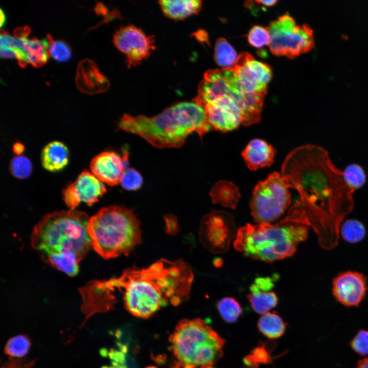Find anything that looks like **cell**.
Returning a JSON list of instances; mask_svg holds the SVG:
<instances>
[{
  "mask_svg": "<svg viewBox=\"0 0 368 368\" xmlns=\"http://www.w3.org/2000/svg\"><path fill=\"white\" fill-rule=\"evenodd\" d=\"M282 175L323 224L331 223L338 228L353 208L354 192L345 181L343 171L320 146L307 144L293 150L283 162Z\"/></svg>",
  "mask_w": 368,
  "mask_h": 368,
  "instance_id": "1",
  "label": "cell"
},
{
  "mask_svg": "<svg viewBox=\"0 0 368 368\" xmlns=\"http://www.w3.org/2000/svg\"><path fill=\"white\" fill-rule=\"evenodd\" d=\"M193 279L185 262L162 259L146 268L127 269L107 282L112 289H124V305L131 314L147 318L169 301L177 305L187 300Z\"/></svg>",
  "mask_w": 368,
  "mask_h": 368,
  "instance_id": "2",
  "label": "cell"
},
{
  "mask_svg": "<svg viewBox=\"0 0 368 368\" xmlns=\"http://www.w3.org/2000/svg\"><path fill=\"white\" fill-rule=\"evenodd\" d=\"M89 219L75 210L48 214L34 227L32 246L44 261L74 276L80 261L93 247Z\"/></svg>",
  "mask_w": 368,
  "mask_h": 368,
  "instance_id": "3",
  "label": "cell"
},
{
  "mask_svg": "<svg viewBox=\"0 0 368 368\" xmlns=\"http://www.w3.org/2000/svg\"><path fill=\"white\" fill-rule=\"evenodd\" d=\"M118 127L158 148L181 147L191 133L202 138L212 128L204 107L195 102L177 103L152 117L124 114Z\"/></svg>",
  "mask_w": 368,
  "mask_h": 368,
  "instance_id": "4",
  "label": "cell"
},
{
  "mask_svg": "<svg viewBox=\"0 0 368 368\" xmlns=\"http://www.w3.org/2000/svg\"><path fill=\"white\" fill-rule=\"evenodd\" d=\"M307 225L288 220L277 224H247L238 229L235 248L246 257L272 262L293 255L306 239Z\"/></svg>",
  "mask_w": 368,
  "mask_h": 368,
  "instance_id": "5",
  "label": "cell"
},
{
  "mask_svg": "<svg viewBox=\"0 0 368 368\" xmlns=\"http://www.w3.org/2000/svg\"><path fill=\"white\" fill-rule=\"evenodd\" d=\"M93 247L103 258L128 255L141 242L140 222L133 210L111 205L89 219Z\"/></svg>",
  "mask_w": 368,
  "mask_h": 368,
  "instance_id": "6",
  "label": "cell"
},
{
  "mask_svg": "<svg viewBox=\"0 0 368 368\" xmlns=\"http://www.w3.org/2000/svg\"><path fill=\"white\" fill-rule=\"evenodd\" d=\"M169 340L175 357L184 368H213L222 355L225 343L200 318L180 320Z\"/></svg>",
  "mask_w": 368,
  "mask_h": 368,
  "instance_id": "7",
  "label": "cell"
},
{
  "mask_svg": "<svg viewBox=\"0 0 368 368\" xmlns=\"http://www.w3.org/2000/svg\"><path fill=\"white\" fill-rule=\"evenodd\" d=\"M288 182L282 174L274 172L254 188L249 205L258 224L270 223L280 218L290 205Z\"/></svg>",
  "mask_w": 368,
  "mask_h": 368,
  "instance_id": "8",
  "label": "cell"
},
{
  "mask_svg": "<svg viewBox=\"0 0 368 368\" xmlns=\"http://www.w3.org/2000/svg\"><path fill=\"white\" fill-rule=\"evenodd\" d=\"M267 29L270 37L268 45L274 55L293 59L310 51L314 46L311 28L307 24L296 25L287 14L271 22Z\"/></svg>",
  "mask_w": 368,
  "mask_h": 368,
  "instance_id": "9",
  "label": "cell"
},
{
  "mask_svg": "<svg viewBox=\"0 0 368 368\" xmlns=\"http://www.w3.org/2000/svg\"><path fill=\"white\" fill-rule=\"evenodd\" d=\"M238 229L233 217L225 211H213L202 219L199 236L202 245L213 254H222L229 247Z\"/></svg>",
  "mask_w": 368,
  "mask_h": 368,
  "instance_id": "10",
  "label": "cell"
},
{
  "mask_svg": "<svg viewBox=\"0 0 368 368\" xmlns=\"http://www.w3.org/2000/svg\"><path fill=\"white\" fill-rule=\"evenodd\" d=\"M234 86L240 94L266 93L272 77L270 67L256 60L247 52L239 55L235 64L229 67Z\"/></svg>",
  "mask_w": 368,
  "mask_h": 368,
  "instance_id": "11",
  "label": "cell"
},
{
  "mask_svg": "<svg viewBox=\"0 0 368 368\" xmlns=\"http://www.w3.org/2000/svg\"><path fill=\"white\" fill-rule=\"evenodd\" d=\"M153 36H147L132 25L120 28L113 36L116 47L126 56L128 67L139 64L148 57L155 48Z\"/></svg>",
  "mask_w": 368,
  "mask_h": 368,
  "instance_id": "12",
  "label": "cell"
},
{
  "mask_svg": "<svg viewBox=\"0 0 368 368\" xmlns=\"http://www.w3.org/2000/svg\"><path fill=\"white\" fill-rule=\"evenodd\" d=\"M107 190L105 185L92 173L83 171L76 180L63 191V198L71 210L81 202L91 205L97 202Z\"/></svg>",
  "mask_w": 368,
  "mask_h": 368,
  "instance_id": "13",
  "label": "cell"
},
{
  "mask_svg": "<svg viewBox=\"0 0 368 368\" xmlns=\"http://www.w3.org/2000/svg\"><path fill=\"white\" fill-rule=\"evenodd\" d=\"M211 128L226 132L242 124L241 112L232 96H224L208 102L204 107Z\"/></svg>",
  "mask_w": 368,
  "mask_h": 368,
  "instance_id": "14",
  "label": "cell"
},
{
  "mask_svg": "<svg viewBox=\"0 0 368 368\" xmlns=\"http://www.w3.org/2000/svg\"><path fill=\"white\" fill-rule=\"evenodd\" d=\"M332 292L336 300L346 307L358 306L367 290L366 279L356 271L343 272L333 281Z\"/></svg>",
  "mask_w": 368,
  "mask_h": 368,
  "instance_id": "15",
  "label": "cell"
},
{
  "mask_svg": "<svg viewBox=\"0 0 368 368\" xmlns=\"http://www.w3.org/2000/svg\"><path fill=\"white\" fill-rule=\"evenodd\" d=\"M128 152L121 157L114 152L105 151L95 156L91 161L92 173L101 181L110 186L120 183L128 166Z\"/></svg>",
  "mask_w": 368,
  "mask_h": 368,
  "instance_id": "16",
  "label": "cell"
},
{
  "mask_svg": "<svg viewBox=\"0 0 368 368\" xmlns=\"http://www.w3.org/2000/svg\"><path fill=\"white\" fill-rule=\"evenodd\" d=\"M233 94L232 83L224 72L221 69L209 70L204 74L193 101L204 107L208 102L219 97Z\"/></svg>",
  "mask_w": 368,
  "mask_h": 368,
  "instance_id": "17",
  "label": "cell"
},
{
  "mask_svg": "<svg viewBox=\"0 0 368 368\" xmlns=\"http://www.w3.org/2000/svg\"><path fill=\"white\" fill-rule=\"evenodd\" d=\"M75 81L80 91L89 95L104 93L110 86L108 79L100 72L96 63L89 59L79 62Z\"/></svg>",
  "mask_w": 368,
  "mask_h": 368,
  "instance_id": "18",
  "label": "cell"
},
{
  "mask_svg": "<svg viewBox=\"0 0 368 368\" xmlns=\"http://www.w3.org/2000/svg\"><path fill=\"white\" fill-rule=\"evenodd\" d=\"M15 54L18 64L22 68L28 64L35 67L42 66L50 57L48 40L38 39L35 37L31 39L23 38Z\"/></svg>",
  "mask_w": 368,
  "mask_h": 368,
  "instance_id": "19",
  "label": "cell"
},
{
  "mask_svg": "<svg viewBox=\"0 0 368 368\" xmlns=\"http://www.w3.org/2000/svg\"><path fill=\"white\" fill-rule=\"evenodd\" d=\"M275 153L274 148L265 141L255 139L247 145L242 155L248 168L254 171L272 165Z\"/></svg>",
  "mask_w": 368,
  "mask_h": 368,
  "instance_id": "20",
  "label": "cell"
},
{
  "mask_svg": "<svg viewBox=\"0 0 368 368\" xmlns=\"http://www.w3.org/2000/svg\"><path fill=\"white\" fill-rule=\"evenodd\" d=\"M69 152L63 143L54 141L43 148L41 153V163L43 168L51 172L62 170L68 164Z\"/></svg>",
  "mask_w": 368,
  "mask_h": 368,
  "instance_id": "21",
  "label": "cell"
},
{
  "mask_svg": "<svg viewBox=\"0 0 368 368\" xmlns=\"http://www.w3.org/2000/svg\"><path fill=\"white\" fill-rule=\"evenodd\" d=\"M159 4L166 16L177 20L198 13L202 6V2L197 0H163Z\"/></svg>",
  "mask_w": 368,
  "mask_h": 368,
  "instance_id": "22",
  "label": "cell"
},
{
  "mask_svg": "<svg viewBox=\"0 0 368 368\" xmlns=\"http://www.w3.org/2000/svg\"><path fill=\"white\" fill-rule=\"evenodd\" d=\"M210 195L214 203L233 209L236 207L240 197L237 188L225 181L217 183L212 188Z\"/></svg>",
  "mask_w": 368,
  "mask_h": 368,
  "instance_id": "23",
  "label": "cell"
},
{
  "mask_svg": "<svg viewBox=\"0 0 368 368\" xmlns=\"http://www.w3.org/2000/svg\"><path fill=\"white\" fill-rule=\"evenodd\" d=\"M258 327L263 335L270 338L280 337L286 329L285 323L274 312L263 314L258 320Z\"/></svg>",
  "mask_w": 368,
  "mask_h": 368,
  "instance_id": "24",
  "label": "cell"
},
{
  "mask_svg": "<svg viewBox=\"0 0 368 368\" xmlns=\"http://www.w3.org/2000/svg\"><path fill=\"white\" fill-rule=\"evenodd\" d=\"M238 56L232 46L224 38H219L216 42L214 58L217 64L222 68L233 66Z\"/></svg>",
  "mask_w": 368,
  "mask_h": 368,
  "instance_id": "25",
  "label": "cell"
},
{
  "mask_svg": "<svg viewBox=\"0 0 368 368\" xmlns=\"http://www.w3.org/2000/svg\"><path fill=\"white\" fill-rule=\"evenodd\" d=\"M255 311L259 314L267 313L278 303V297L274 292H260L247 296Z\"/></svg>",
  "mask_w": 368,
  "mask_h": 368,
  "instance_id": "26",
  "label": "cell"
},
{
  "mask_svg": "<svg viewBox=\"0 0 368 368\" xmlns=\"http://www.w3.org/2000/svg\"><path fill=\"white\" fill-rule=\"evenodd\" d=\"M217 307L222 318L229 323L236 322L242 311L239 303L231 297H225L220 300L217 302Z\"/></svg>",
  "mask_w": 368,
  "mask_h": 368,
  "instance_id": "27",
  "label": "cell"
},
{
  "mask_svg": "<svg viewBox=\"0 0 368 368\" xmlns=\"http://www.w3.org/2000/svg\"><path fill=\"white\" fill-rule=\"evenodd\" d=\"M340 233L345 241L354 243L362 240L366 232L361 222L355 219H348L341 225Z\"/></svg>",
  "mask_w": 368,
  "mask_h": 368,
  "instance_id": "28",
  "label": "cell"
},
{
  "mask_svg": "<svg viewBox=\"0 0 368 368\" xmlns=\"http://www.w3.org/2000/svg\"><path fill=\"white\" fill-rule=\"evenodd\" d=\"M30 344V340L27 336H15L7 341L4 352L10 357L22 358L28 352Z\"/></svg>",
  "mask_w": 368,
  "mask_h": 368,
  "instance_id": "29",
  "label": "cell"
},
{
  "mask_svg": "<svg viewBox=\"0 0 368 368\" xmlns=\"http://www.w3.org/2000/svg\"><path fill=\"white\" fill-rule=\"evenodd\" d=\"M49 42V52L50 57L59 62H65L72 57V49L70 45L62 40H55L49 34L47 35Z\"/></svg>",
  "mask_w": 368,
  "mask_h": 368,
  "instance_id": "30",
  "label": "cell"
},
{
  "mask_svg": "<svg viewBox=\"0 0 368 368\" xmlns=\"http://www.w3.org/2000/svg\"><path fill=\"white\" fill-rule=\"evenodd\" d=\"M343 174L345 181L354 192L361 188L365 183V172L358 164H352L347 166Z\"/></svg>",
  "mask_w": 368,
  "mask_h": 368,
  "instance_id": "31",
  "label": "cell"
},
{
  "mask_svg": "<svg viewBox=\"0 0 368 368\" xmlns=\"http://www.w3.org/2000/svg\"><path fill=\"white\" fill-rule=\"evenodd\" d=\"M10 169L14 176L18 178L24 179L30 175L32 172V165L27 157L18 155L11 160Z\"/></svg>",
  "mask_w": 368,
  "mask_h": 368,
  "instance_id": "32",
  "label": "cell"
},
{
  "mask_svg": "<svg viewBox=\"0 0 368 368\" xmlns=\"http://www.w3.org/2000/svg\"><path fill=\"white\" fill-rule=\"evenodd\" d=\"M143 182V178L138 171L133 168H127L122 177L120 183L124 189L134 191L140 189Z\"/></svg>",
  "mask_w": 368,
  "mask_h": 368,
  "instance_id": "33",
  "label": "cell"
},
{
  "mask_svg": "<svg viewBox=\"0 0 368 368\" xmlns=\"http://www.w3.org/2000/svg\"><path fill=\"white\" fill-rule=\"evenodd\" d=\"M248 40L251 45L260 48L269 44L270 37L267 28L259 26H255L248 33Z\"/></svg>",
  "mask_w": 368,
  "mask_h": 368,
  "instance_id": "34",
  "label": "cell"
},
{
  "mask_svg": "<svg viewBox=\"0 0 368 368\" xmlns=\"http://www.w3.org/2000/svg\"><path fill=\"white\" fill-rule=\"evenodd\" d=\"M351 348L360 356L368 355V330H360L350 343Z\"/></svg>",
  "mask_w": 368,
  "mask_h": 368,
  "instance_id": "35",
  "label": "cell"
},
{
  "mask_svg": "<svg viewBox=\"0 0 368 368\" xmlns=\"http://www.w3.org/2000/svg\"><path fill=\"white\" fill-rule=\"evenodd\" d=\"M275 278H278V277L274 276L272 278L259 277L256 278L254 282L250 286V292L251 293L267 292L274 287Z\"/></svg>",
  "mask_w": 368,
  "mask_h": 368,
  "instance_id": "36",
  "label": "cell"
},
{
  "mask_svg": "<svg viewBox=\"0 0 368 368\" xmlns=\"http://www.w3.org/2000/svg\"><path fill=\"white\" fill-rule=\"evenodd\" d=\"M34 361H29L23 358L10 357L1 368H32Z\"/></svg>",
  "mask_w": 368,
  "mask_h": 368,
  "instance_id": "37",
  "label": "cell"
},
{
  "mask_svg": "<svg viewBox=\"0 0 368 368\" xmlns=\"http://www.w3.org/2000/svg\"><path fill=\"white\" fill-rule=\"evenodd\" d=\"M166 227V230L168 234L175 235L179 230L177 220L174 216L172 215H166L164 217Z\"/></svg>",
  "mask_w": 368,
  "mask_h": 368,
  "instance_id": "38",
  "label": "cell"
},
{
  "mask_svg": "<svg viewBox=\"0 0 368 368\" xmlns=\"http://www.w3.org/2000/svg\"><path fill=\"white\" fill-rule=\"evenodd\" d=\"M30 32V28L25 26L16 28L13 31V34L16 37L26 38L28 37Z\"/></svg>",
  "mask_w": 368,
  "mask_h": 368,
  "instance_id": "39",
  "label": "cell"
},
{
  "mask_svg": "<svg viewBox=\"0 0 368 368\" xmlns=\"http://www.w3.org/2000/svg\"><path fill=\"white\" fill-rule=\"evenodd\" d=\"M252 356H254L253 357L255 358L254 360L262 362L265 360L267 357L266 352L263 350L262 348H257L253 352Z\"/></svg>",
  "mask_w": 368,
  "mask_h": 368,
  "instance_id": "40",
  "label": "cell"
},
{
  "mask_svg": "<svg viewBox=\"0 0 368 368\" xmlns=\"http://www.w3.org/2000/svg\"><path fill=\"white\" fill-rule=\"evenodd\" d=\"M0 55L1 58H16L15 53L11 50L0 48Z\"/></svg>",
  "mask_w": 368,
  "mask_h": 368,
  "instance_id": "41",
  "label": "cell"
},
{
  "mask_svg": "<svg viewBox=\"0 0 368 368\" xmlns=\"http://www.w3.org/2000/svg\"><path fill=\"white\" fill-rule=\"evenodd\" d=\"M24 150V146L19 143H15L13 146L14 152L18 155H20Z\"/></svg>",
  "mask_w": 368,
  "mask_h": 368,
  "instance_id": "42",
  "label": "cell"
},
{
  "mask_svg": "<svg viewBox=\"0 0 368 368\" xmlns=\"http://www.w3.org/2000/svg\"><path fill=\"white\" fill-rule=\"evenodd\" d=\"M356 368H368V357L360 360L357 364Z\"/></svg>",
  "mask_w": 368,
  "mask_h": 368,
  "instance_id": "43",
  "label": "cell"
},
{
  "mask_svg": "<svg viewBox=\"0 0 368 368\" xmlns=\"http://www.w3.org/2000/svg\"><path fill=\"white\" fill-rule=\"evenodd\" d=\"M255 3H256L258 4H262L263 5H265L266 6H271L273 5L275 3L277 2V1H255Z\"/></svg>",
  "mask_w": 368,
  "mask_h": 368,
  "instance_id": "44",
  "label": "cell"
},
{
  "mask_svg": "<svg viewBox=\"0 0 368 368\" xmlns=\"http://www.w3.org/2000/svg\"><path fill=\"white\" fill-rule=\"evenodd\" d=\"M6 21V15L5 14L3 10V9H1V27H2V26L4 25L5 22Z\"/></svg>",
  "mask_w": 368,
  "mask_h": 368,
  "instance_id": "45",
  "label": "cell"
},
{
  "mask_svg": "<svg viewBox=\"0 0 368 368\" xmlns=\"http://www.w3.org/2000/svg\"><path fill=\"white\" fill-rule=\"evenodd\" d=\"M146 368H157V367H155V366H148V367H146Z\"/></svg>",
  "mask_w": 368,
  "mask_h": 368,
  "instance_id": "46",
  "label": "cell"
}]
</instances>
